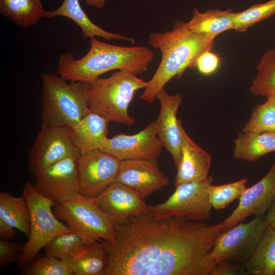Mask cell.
<instances>
[{
	"label": "cell",
	"instance_id": "cell-1",
	"mask_svg": "<svg viewBox=\"0 0 275 275\" xmlns=\"http://www.w3.org/2000/svg\"><path fill=\"white\" fill-rule=\"evenodd\" d=\"M185 217H157L150 211L115 224L112 241H103L108 254L103 275H210L216 263L209 259L223 232Z\"/></svg>",
	"mask_w": 275,
	"mask_h": 275
},
{
	"label": "cell",
	"instance_id": "cell-2",
	"mask_svg": "<svg viewBox=\"0 0 275 275\" xmlns=\"http://www.w3.org/2000/svg\"><path fill=\"white\" fill-rule=\"evenodd\" d=\"M213 42L214 39L193 32L187 22L181 20L174 22L170 31L150 34L149 43L160 51L161 58L141 99L153 103L158 92L173 77L180 79L186 69L196 67L199 56L211 49Z\"/></svg>",
	"mask_w": 275,
	"mask_h": 275
},
{
	"label": "cell",
	"instance_id": "cell-3",
	"mask_svg": "<svg viewBox=\"0 0 275 275\" xmlns=\"http://www.w3.org/2000/svg\"><path fill=\"white\" fill-rule=\"evenodd\" d=\"M90 39V48L82 58L75 59L69 51L60 56L58 73L65 80L86 82L114 70L137 75L147 71L154 59V52L145 46H117Z\"/></svg>",
	"mask_w": 275,
	"mask_h": 275
},
{
	"label": "cell",
	"instance_id": "cell-4",
	"mask_svg": "<svg viewBox=\"0 0 275 275\" xmlns=\"http://www.w3.org/2000/svg\"><path fill=\"white\" fill-rule=\"evenodd\" d=\"M147 82L136 75L121 70L107 78L84 82L90 109L109 122L128 126L135 122L128 113L129 105L136 92L145 89Z\"/></svg>",
	"mask_w": 275,
	"mask_h": 275
},
{
	"label": "cell",
	"instance_id": "cell-5",
	"mask_svg": "<svg viewBox=\"0 0 275 275\" xmlns=\"http://www.w3.org/2000/svg\"><path fill=\"white\" fill-rule=\"evenodd\" d=\"M42 124L52 127L75 126L90 109L84 82L68 84L53 73L41 75Z\"/></svg>",
	"mask_w": 275,
	"mask_h": 275
},
{
	"label": "cell",
	"instance_id": "cell-6",
	"mask_svg": "<svg viewBox=\"0 0 275 275\" xmlns=\"http://www.w3.org/2000/svg\"><path fill=\"white\" fill-rule=\"evenodd\" d=\"M22 197L29 207L31 218V232L24 250L17 262L20 268L34 260L39 252L51 239L61 234L72 231L52 212L56 203L45 197L27 182Z\"/></svg>",
	"mask_w": 275,
	"mask_h": 275
},
{
	"label": "cell",
	"instance_id": "cell-7",
	"mask_svg": "<svg viewBox=\"0 0 275 275\" xmlns=\"http://www.w3.org/2000/svg\"><path fill=\"white\" fill-rule=\"evenodd\" d=\"M53 213L89 244L98 241H112L115 224L99 207L95 198L79 194L69 201L57 204Z\"/></svg>",
	"mask_w": 275,
	"mask_h": 275
},
{
	"label": "cell",
	"instance_id": "cell-8",
	"mask_svg": "<svg viewBox=\"0 0 275 275\" xmlns=\"http://www.w3.org/2000/svg\"><path fill=\"white\" fill-rule=\"evenodd\" d=\"M211 177L204 181L182 183L176 186L173 194L164 202L149 206L150 213L157 217L177 216L205 222L211 216L212 208L209 189Z\"/></svg>",
	"mask_w": 275,
	"mask_h": 275
},
{
	"label": "cell",
	"instance_id": "cell-9",
	"mask_svg": "<svg viewBox=\"0 0 275 275\" xmlns=\"http://www.w3.org/2000/svg\"><path fill=\"white\" fill-rule=\"evenodd\" d=\"M268 225L265 215H258L249 222H241L222 232L209 259L216 263L224 261L244 264L253 254Z\"/></svg>",
	"mask_w": 275,
	"mask_h": 275
},
{
	"label": "cell",
	"instance_id": "cell-10",
	"mask_svg": "<svg viewBox=\"0 0 275 275\" xmlns=\"http://www.w3.org/2000/svg\"><path fill=\"white\" fill-rule=\"evenodd\" d=\"M80 155L71 128L48 126L42 124L30 150L29 168L36 175L65 158Z\"/></svg>",
	"mask_w": 275,
	"mask_h": 275
},
{
	"label": "cell",
	"instance_id": "cell-11",
	"mask_svg": "<svg viewBox=\"0 0 275 275\" xmlns=\"http://www.w3.org/2000/svg\"><path fill=\"white\" fill-rule=\"evenodd\" d=\"M121 162L119 159L100 149L80 155L77 162L80 194L97 197L115 181Z\"/></svg>",
	"mask_w": 275,
	"mask_h": 275
},
{
	"label": "cell",
	"instance_id": "cell-12",
	"mask_svg": "<svg viewBox=\"0 0 275 275\" xmlns=\"http://www.w3.org/2000/svg\"><path fill=\"white\" fill-rule=\"evenodd\" d=\"M78 157H67L37 173L33 184L35 189L56 205L77 197Z\"/></svg>",
	"mask_w": 275,
	"mask_h": 275
},
{
	"label": "cell",
	"instance_id": "cell-13",
	"mask_svg": "<svg viewBox=\"0 0 275 275\" xmlns=\"http://www.w3.org/2000/svg\"><path fill=\"white\" fill-rule=\"evenodd\" d=\"M163 146L158 136L156 121L133 134L120 133L107 138L99 149L121 160L138 158L157 159Z\"/></svg>",
	"mask_w": 275,
	"mask_h": 275
},
{
	"label": "cell",
	"instance_id": "cell-14",
	"mask_svg": "<svg viewBox=\"0 0 275 275\" xmlns=\"http://www.w3.org/2000/svg\"><path fill=\"white\" fill-rule=\"evenodd\" d=\"M115 182L120 183L145 199L169 184V179L159 168L157 159L121 160Z\"/></svg>",
	"mask_w": 275,
	"mask_h": 275
},
{
	"label": "cell",
	"instance_id": "cell-15",
	"mask_svg": "<svg viewBox=\"0 0 275 275\" xmlns=\"http://www.w3.org/2000/svg\"><path fill=\"white\" fill-rule=\"evenodd\" d=\"M95 198L99 207L115 224L128 222L149 212V205L144 199L117 182L110 184Z\"/></svg>",
	"mask_w": 275,
	"mask_h": 275
},
{
	"label": "cell",
	"instance_id": "cell-16",
	"mask_svg": "<svg viewBox=\"0 0 275 275\" xmlns=\"http://www.w3.org/2000/svg\"><path fill=\"white\" fill-rule=\"evenodd\" d=\"M274 198L275 161L260 180L244 191L237 207L222 222L223 232L251 215H265Z\"/></svg>",
	"mask_w": 275,
	"mask_h": 275
},
{
	"label": "cell",
	"instance_id": "cell-17",
	"mask_svg": "<svg viewBox=\"0 0 275 275\" xmlns=\"http://www.w3.org/2000/svg\"><path fill=\"white\" fill-rule=\"evenodd\" d=\"M156 98L160 103L159 112L155 120L157 135L177 167L181 158L182 144V123L177 119V114L183 97L180 93L169 95L163 88L158 92Z\"/></svg>",
	"mask_w": 275,
	"mask_h": 275
},
{
	"label": "cell",
	"instance_id": "cell-18",
	"mask_svg": "<svg viewBox=\"0 0 275 275\" xmlns=\"http://www.w3.org/2000/svg\"><path fill=\"white\" fill-rule=\"evenodd\" d=\"M182 138L181 158L177 167L175 186L185 182H199L208 178L211 155L194 142L181 125Z\"/></svg>",
	"mask_w": 275,
	"mask_h": 275
},
{
	"label": "cell",
	"instance_id": "cell-19",
	"mask_svg": "<svg viewBox=\"0 0 275 275\" xmlns=\"http://www.w3.org/2000/svg\"><path fill=\"white\" fill-rule=\"evenodd\" d=\"M109 122L104 116L90 109L84 118L71 128L80 155L99 149L107 138Z\"/></svg>",
	"mask_w": 275,
	"mask_h": 275
},
{
	"label": "cell",
	"instance_id": "cell-20",
	"mask_svg": "<svg viewBox=\"0 0 275 275\" xmlns=\"http://www.w3.org/2000/svg\"><path fill=\"white\" fill-rule=\"evenodd\" d=\"M63 16L73 20L81 29L84 38L100 37L106 41L123 40L133 43L134 39L118 33L107 32L94 24L81 8L79 0H63L61 6L52 11H46V17Z\"/></svg>",
	"mask_w": 275,
	"mask_h": 275
},
{
	"label": "cell",
	"instance_id": "cell-21",
	"mask_svg": "<svg viewBox=\"0 0 275 275\" xmlns=\"http://www.w3.org/2000/svg\"><path fill=\"white\" fill-rule=\"evenodd\" d=\"M234 14L231 9L207 10L204 13L195 9L193 17L187 22V25L193 32L214 39L223 32L234 30Z\"/></svg>",
	"mask_w": 275,
	"mask_h": 275
},
{
	"label": "cell",
	"instance_id": "cell-22",
	"mask_svg": "<svg viewBox=\"0 0 275 275\" xmlns=\"http://www.w3.org/2000/svg\"><path fill=\"white\" fill-rule=\"evenodd\" d=\"M234 144L235 158L253 161L275 152V133L242 131L238 134Z\"/></svg>",
	"mask_w": 275,
	"mask_h": 275
},
{
	"label": "cell",
	"instance_id": "cell-23",
	"mask_svg": "<svg viewBox=\"0 0 275 275\" xmlns=\"http://www.w3.org/2000/svg\"><path fill=\"white\" fill-rule=\"evenodd\" d=\"M247 274H275V229L266 228L253 254L243 264Z\"/></svg>",
	"mask_w": 275,
	"mask_h": 275
},
{
	"label": "cell",
	"instance_id": "cell-24",
	"mask_svg": "<svg viewBox=\"0 0 275 275\" xmlns=\"http://www.w3.org/2000/svg\"><path fill=\"white\" fill-rule=\"evenodd\" d=\"M40 0H0V13L16 24L29 28L46 17Z\"/></svg>",
	"mask_w": 275,
	"mask_h": 275
},
{
	"label": "cell",
	"instance_id": "cell-25",
	"mask_svg": "<svg viewBox=\"0 0 275 275\" xmlns=\"http://www.w3.org/2000/svg\"><path fill=\"white\" fill-rule=\"evenodd\" d=\"M0 218L29 237L31 232L30 212L22 196L15 197L9 193L1 191Z\"/></svg>",
	"mask_w": 275,
	"mask_h": 275
},
{
	"label": "cell",
	"instance_id": "cell-26",
	"mask_svg": "<svg viewBox=\"0 0 275 275\" xmlns=\"http://www.w3.org/2000/svg\"><path fill=\"white\" fill-rule=\"evenodd\" d=\"M107 259V248L103 241L88 244L81 255L71 262L73 275H103Z\"/></svg>",
	"mask_w": 275,
	"mask_h": 275
},
{
	"label": "cell",
	"instance_id": "cell-27",
	"mask_svg": "<svg viewBox=\"0 0 275 275\" xmlns=\"http://www.w3.org/2000/svg\"><path fill=\"white\" fill-rule=\"evenodd\" d=\"M87 245L77 233L72 231L57 236L44 249L48 256L72 262L81 255Z\"/></svg>",
	"mask_w": 275,
	"mask_h": 275
},
{
	"label": "cell",
	"instance_id": "cell-28",
	"mask_svg": "<svg viewBox=\"0 0 275 275\" xmlns=\"http://www.w3.org/2000/svg\"><path fill=\"white\" fill-rule=\"evenodd\" d=\"M258 73L250 88L255 95L275 96V49H269L257 65Z\"/></svg>",
	"mask_w": 275,
	"mask_h": 275
},
{
	"label": "cell",
	"instance_id": "cell-29",
	"mask_svg": "<svg viewBox=\"0 0 275 275\" xmlns=\"http://www.w3.org/2000/svg\"><path fill=\"white\" fill-rule=\"evenodd\" d=\"M242 131L275 133V96L254 107Z\"/></svg>",
	"mask_w": 275,
	"mask_h": 275
},
{
	"label": "cell",
	"instance_id": "cell-30",
	"mask_svg": "<svg viewBox=\"0 0 275 275\" xmlns=\"http://www.w3.org/2000/svg\"><path fill=\"white\" fill-rule=\"evenodd\" d=\"M275 14V0L255 4L243 11L234 13V30L245 32L254 25Z\"/></svg>",
	"mask_w": 275,
	"mask_h": 275
},
{
	"label": "cell",
	"instance_id": "cell-31",
	"mask_svg": "<svg viewBox=\"0 0 275 275\" xmlns=\"http://www.w3.org/2000/svg\"><path fill=\"white\" fill-rule=\"evenodd\" d=\"M248 179L219 185H211L209 189V201L215 210L225 208L235 199H239L246 188Z\"/></svg>",
	"mask_w": 275,
	"mask_h": 275
},
{
	"label": "cell",
	"instance_id": "cell-32",
	"mask_svg": "<svg viewBox=\"0 0 275 275\" xmlns=\"http://www.w3.org/2000/svg\"><path fill=\"white\" fill-rule=\"evenodd\" d=\"M26 275H73L71 262L47 255L37 258L23 272Z\"/></svg>",
	"mask_w": 275,
	"mask_h": 275
},
{
	"label": "cell",
	"instance_id": "cell-33",
	"mask_svg": "<svg viewBox=\"0 0 275 275\" xmlns=\"http://www.w3.org/2000/svg\"><path fill=\"white\" fill-rule=\"evenodd\" d=\"M25 243L0 240V268L2 269L15 261H17L23 252Z\"/></svg>",
	"mask_w": 275,
	"mask_h": 275
},
{
	"label": "cell",
	"instance_id": "cell-34",
	"mask_svg": "<svg viewBox=\"0 0 275 275\" xmlns=\"http://www.w3.org/2000/svg\"><path fill=\"white\" fill-rule=\"evenodd\" d=\"M211 49L204 51L198 58L196 67L200 73L209 75L213 73L220 64L218 56L211 51Z\"/></svg>",
	"mask_w": 275,
	"mask_h": 275
},
{
	"label": "cell",
	"instance_id": "cell-35",
	"mask_svg": "<svg viewBox=\"0 0 275 275\" xmlns=\"http://www.w3.org/2000/svg\"><path fill=\"white\" fill-rule=\"evenodd\" d=\"M243 274H247L243 264L223 261L216 264L210 275Z\"/></svg>",
	"mask_w": 275,
	"mask_h": 275
},
{
	"label": "cell",
	"instance_id": "cell-36",
	"mask_svg": "<svg viewBox=\"0 0 275 275\" xmlns=\"http://www.w3.org/2000/svg\"><path fill=\"white\" fill-rule=\"evenodd\" d=\"M13 226L0 218V237L2 239H11L15 234V231Z\"/></svg>",
	"mask_w": 275,
	"mask_h": 275
},
{
	"label": "cell",
	"instance_id": "cell-37",
	"mask_svg": "<svg viewBox=\"0 0 275 275\" xmlns=\"http://www.w3.org/2000/svg\"><path fill=\"white\" fill-rule=\"evenodd\" d=\"M265 215L269 225L275 229V198Z\"/></svg>",
	"mask_w": 275,
	"mask_h": 275
},
{
	"label": "cell",
	"instance_id": "cell-38",
	"mask_svg": "<svg viewBox=\"0 0 275 275\" xmlns=\"http://www.w3.org/2000/svg\"><path fill=\"white\" fill-rule=\"evenodd\" d=\"M105 2L106 0H85V4L97 9H102L104 7Z\"/></svg>",
	"mask_w": 275,
	"mask_h": 275
},
{
	"label": "cell",
	"instance_id": "cell-39",
	"mask_svg": "<svg viewBox=\"0 0 275 275\" xmlns=\"http://www.w3.org/2000/svg\"><path fill=\"white\" fill-rule=\"evenodd\" d=\"M157 1H163V0H157Z\"/></svg>",
	"mask_w": 275,
	"mask_h": 275
}]
</instances>
